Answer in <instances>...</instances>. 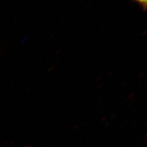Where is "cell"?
Here are the masks:
<instances>
[{
    "label": "cell",
    "instance_id": "cell-4",
    "mask_svg": "<svg viewBox=\"0 0 147 147\" xmlns=\"http://www.w3.org/2000/svg\"><path fill=\"white\" fill-rule=\"evenodd\" d=\"M105 118H106V117H103V118H102L101 119V121H103L105 120Z\"/></svg>",
    "mask_w": 147,
    "mask_h": 147
},
{
    "label": "cell",
    "instance_id": "cell-2",
    "mask_svg": "<svg viewBox=\"0 0 147 147\" xmlns=\"http://www.w3.org/2000/svg\"><path fill=\"white\" fill-rule=\"evenodd\" d=\"M116 117H117V115H114L111 116L110 117V119H111L113 120H114L115 119Z\"/></svg>",
    "mask_w": 147,
    "mask_h": 147
},
{
    "label": "cell",
    "instance_id": "cell-6",
    "mask_svg": "<svg viewBox=\"0 0 147 147\" xmlns=\"http://www.w3.org/2000/svg\"><path fill=\"white\" fill-rule=\"evenodd\" d=\"M124 127L123 126H122L121 127L120 129H122L123 128V127Z\"/></svg>",
    "mask_w": 147,
    "mask_h": 147
},
{
    "label": "cell",
    "instance_id": "cell-3",
    "mask_svg": "<svg viewBox=\"0 0 147 147\" xmlns=\"http://www.w3.org/2000/svg\"><path fill=\"white\" fill-rule=\"evenodd\" d=\"M131 103H130V105H134L135 103L137 102V100H133V101H131Z\"/></svg>",
    "mask_w": 147,
    "mask_h": 147
},
{
    "label": "cell",
    "instance_id": "cell-5",
    "mask_svg": "<svg viewBox=\"0 0 147 147\" xmlns=\"http://www.w3.org/2000/svg\"><path fill=\"white\" fill-rule=\"evenodd\" d=\"M77 127H78V126H77V125H76L75 126H74V129H76V128H77Z\"/></svg>",
    "mask_w": 147,
    "mask_h": 147
},
{
    "label": "cell",
    "instance_id": "cell-1",
    "mask_svg": "<svg viewBox=\"0 0 147 147\" xmlns=\"http://www.w3.org/2000/svg\"><path fill=\"white\" fill-rule=\"evenodd\" d=\"M138 2L140 3V5L143 7V9H145V7H146V8L147 3L146 1H138Z\"/></svg>",
    "mask_w": 147,
    "mask_h": 147
},
{
    "label": "cell",
    "instance_id": "cell-7",
    "mask_svg": "<svg viewBox=\"0 0 147 147\" xmlns=\"http://www.w3.org/2000/svg\"><path fill=\"white\" fill-rule=\"evenodd\" d=\"M105 128H106V127H105H105H104V129H102V131H104V130H105Z\"/></svg>",
    "mask_w": 147,
    "mask_h": 147
},
{
    "label": "cell",
    "instance_id": "cell-8",
    "mask_svg": "<svg viewBox=\"0 0 147 147\" xmlns=\"http://www.w3.org/2000/svg\"><path fill=\"white\" fill-rule=\"evenodd\" d=\"M147 124V121H146V122H145V123L144 124V125H146Z\"/></svg>",
    "mask_w": 147,
    "mask_h": 147
}]
</instances>
